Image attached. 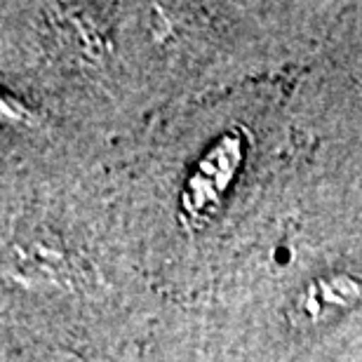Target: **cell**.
<instances>
[{
    "label": "cell",
    "instance_id": "7a4b0ae2",
    "mask_svg": "<svg viewBox=\"0 0 362 362\" xmlns=\"http://www.w3.org/2000/svg\"><path fill=\"white\" fill-rule=\"evenodd\" d=\"M362 299V282L349 273L322 275L308 282L294 301V320L299 325H322L351 310Z\"/></svg>",
    "mask_w": 362,
    "mask_h": 362
},
{
    "label": "cell",
    "instance_id": "6da1fadb",
    "mask_svg": "<svg viewBox=\"0 0 362 362\" xmlns=\"http://www.w3.org/2000/svg\"><path fill=\"white\" fill-rule=\"evenodd\" d=\"M243 163V139L226 134L207 151V156L195 165L191 179L181 193V212L195 226H202L219 209L223 193L233 184Z\"/></svg>",
    "mask_w": 362,
    "mask_h": 362
}]
</instances>
